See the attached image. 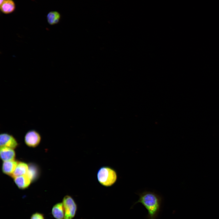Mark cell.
Returning a JSON list of instances; mask_svg holds the SVG:
<instances>
[{
    "instance_id": "6da1fadb",
    "label": "cell",
    "mask_w": 219,
    "mask_h": 219,
    "mask_svg": "<svg viewBox=\"0 0 219 219\" xmlns=\"http://www.w3.org/2000/svg\"><path fill=\"white\" fill-rule=\"evenodd\" d=\"M137 194L138 200L134 205L140 203L147 210L148 219H157L160 212L162 202V197L156 193L145 191Z\"/></svg>"
},
{
    "instance_id": "7c38bea8",
    "label": "cell",
    "mask_w": 219,
    "mask_h": 219,
    "mask_svg": "<svg viewBox=\"0 0 219 219\" xmlns=\"http://www.w3.org/2000/svg\"><path fill=\"white\" fill-rule=\"evenodd\" d=\"M39 170L38 166L34 163L29 164V169L27 175L31 179L32 182L36 180L38 178Z\"/></svg>"
},
{
    "instance_id": "277c9868",
    "label": "cell",
    "mask_w": 219,
    "mask_h": 219,
    "mask_svg": "<svg viewBox=\"0 0 219 219\" xmlns=\"http://www.w3.org/2000/svg\"><path fill=\"white\" fill-rule=\"evenodd\" d=\"M41 140V137L39 132L35 130L28 131L24 137V142L26 145L29 147L35 148L38 146Z\"/></svg>"
},
{
    "instance_id": "9a60e30c",
    "label": "cell",
    "mask_w": 219,
    "mask_h": 219,
    "mask_svg": "<svg viewBox=\"0 0 219 219\" xmlns=\"http://www.w3.org/2000/svg\"><path fill=\"white\" fill-rule=\"evenodd\" d=\"M5 0H0V5H1Z\"/></svg>"
},
{
    "instance_id": "30bf717a",
    "label": "cell",
    "mask_w": 219,
    "mask_h": 219,
    "mask_svg": "<svg viewBox=\"0 0 219 219\" xmlns=\"http://www.w3.org/2000/svg\"><path fill=\"white\" fill-rule=\"evenodd\" d=\"M51 213L53 217L56 219H64V211L62 202H60L55 204L53 207Z\"/></svg>"
},
{
    "instance_id": "52a82bcc",
    "label": "cell",
    "mask_w": 219,
    "mask_h": 219,
    "mask_svg": "<svg viewBox=\"0 0 219 219\" xmlns=\"http://www.w3.org/2000/svg\"><path fill=\"white\" fill-rule=\"evenodd\" d=\"M14 149L7 147H0V157L3 162L15 160L16 153Z\"/></svg>"
},
{
    "instance_id": "8992f818",
    "label": "cell",
    "mask_w": 219,
    "mask_h": 219,
    "mask_svg": "<svg viewBox=\"0 0 219 219\" xmlns=\"http://www.w3.org/2000/svg\"><path fill=\"white\" fill-rule=\"evenodd\" d=\"M13 179L15 184L21 189L27 188L32 182L31 179L26 174L15 177Z\"/></svg>"
},
{
    "instance_id": "7a4b0ae2",
    "label": "cell",
    "mask_w": 219,
    "mask_h": 219,
    "mask_svg": "<svg viewBox=\"0 0 219 219\" xmlns=\"http://www.w3.org/2000/svg\"><path fill=\"white\" fill-rule=\"evenodd\" d=\"M98 182L102 186L109 187L114 185L117 181L118 175L113 168L107 166L100 167L97 173Z\"/></svg>"
},
{
    "instance_id": "3957f363",
    "label": "cell",
    "mask_w": 219,
    "mask_h": 219,
    "mask_svg": "<svg viewBox=\"0 0 219 219\" xmlns=\"http://www.w3.org/2000/svg\"><path fill=\"white\" fill-rule=\"evenodd\" d=\"M62 203L64 211V219H72L77 210V205L74 199L70 195H65L63 198Z\"/></svg>"
},
{
    "instance_id": "4fadbf2b",
    "label": "cell",
    "mask_w": 219,
    "mask_h": 219,
    "mask_svg": "<svg viewBox=\"0 0 219 219\" xmlns=\"http://www.w3.org/2000/svg\"><path fill=\"white\" fill-rule=\"evenodd\" d=\"M61 18L60 13L56 11L49 12L47 16V19L48 23L50 25L56 24L59 22Z\"/></svg>"
},
{
    "instance_id": "5b68a950",
    "label": "cell",
    "mask_w": 219,
    "mask_h": 219,
    "mask_svg": "<svg viewBox=\"0 0 219 219\" xmlns=\"http://www.w3.org/2000/svg\"><path fill=\"white\" fill-rule=\"evenodd\" d=\"M18 144L17 140L12 135L7 133H1L0 147H5L15 149L17 148Z\"/></svg>"
},
{
    "instance_id": "5bb4252c",
    "label": "cell",
    "mask_w": 219,
    "mask_h": 219,
    "mask_svg": "<svg viewBox=\"0 0 219 219\" xmlns=\"http://www.w3.org/2000/svg\"><path fill=\"white\" fill-rule=\"evenodd\" d=\"M30 219H45V218L42 214L38 212H36L32 215Z\"/></svg>"
},
{
    "instance_id": "ba28073f",
    "label": "cell",
    "mask_w": 219,
    "mask_h": 219,
    "mask_svg": "<svg viewBox=\"0 0 219 219\" xmlns=\"http://www.w3.org/2000/svg\"><path fill=\"white\" fill-rule=\"evenodd\" d=\"M18 161L15 160L3 162L2 170L4 174L11 177L18 163Z\"/></svg>"
},
{
    "instance_id": "8fae6325",
    "label": "cell",
    "mask_w": 219,
    "mask_h": 219,
    "mask_svg": "<svg viewBox=\"0 0 219 219\" xmlns=\"http://www.w3.org/2000/svg\"><path fill=\"white\" fill-rule=\"evenodd\" d=\"M0 10L3 13L9 14L13 12L16 9V5L12 0H5L1 5Z\"/></svg>"
},
{
    "instance_id": "9c48e42d",
    "label": "cell",
    "mask_w": 219,
    "mask_h": 219,
    "mask_svg": "<svg viewBox=\"0 0 219 219\" xmlns=\"http://www.w3.org/2000/svg\"><path fill=\"white\" fill-rule=\"evenodd\" d=\"M29 169V164L24 162L18 161L16 169L11 177L13 178L26 174Z\"/></svg>"
}]
</instances>
